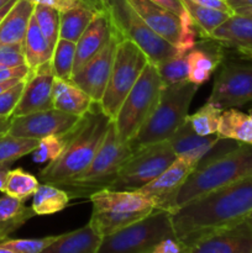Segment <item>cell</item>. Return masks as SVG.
Returning <instances> with one entry per match:
<instances>
[{"label": "cell", "mask_w": 252, "mask_h": 253, "mask_svg": "<svg viewBox=\"0 0 252 253\" xmlns=\"http://www.w3.org/2000/svg\"><path fill=\"white\" fill-rule=\"evenodd\" d=\"M35 5L29 0H17L0 24V46L22 43L26 36Z\"/></svg>", "instance_id": "d4e9b609"}, {"label": "cell", "mask_w": 252, "mask_h": 253, "mask_svg": "<svg viewBox=\"0 0 252 253\" xmlns=\"http://www.w3.org/2000/svg\"><path fill=\"white\" fill-rule=\"evenodd\" d=\"M34 16L52 48H54L59 40V22L61 12L44 5H35Z\"/></svg>", "instance_id": "d590c367"}, {"label": "cell", "mask_w": 252, "mask_h": 253, "mask_svg": "<svg viewBox=\"0 0 252 253\" xmlns=\"http://www.w3.org/2000/svg\"><path fill=\"white\" fill-rule=\"evenodd\" d=\"M10 124H11V118H0V137L6 135Z\"/></svg>", "instance_id": "c3c4849f"}, {"label": "cell", "mask_w": 252, "mask_h": 253, "mask_svg": "<svg viewBox=\"0 0 252 253\" xmlns=\"http://www.w3.org/2000/svg\"><path fill=\"white\" fill-rule=\"evenodd\" d=\"M26 78L0 94V118H11L12 116V113L19 104L22 91H24Z\"/></svg>", "instance_id": "ab89813d"}, {"label": "cell", "mask_w": 252, "mask_h": 253, "mask_svg": "<svg viewBox=\"0 0 252 253\" xmlns=\"http://www.w3.org/2000/svg\"><path fill=\"white\" fill-rule=\"evenodd\" d=\"M222 111L224 110L216 108L212 104L205 103L199 110L192 115H188V121L193 130L199 136L215 135L219 128Z\"/></svg>", "instance_id": "e575fe53"}, {"label": "cell", "mask_w": 252, "mask_h": 253, "mask_svg": "<svg viewBox=\"0 0 252 253\" xmlns=\"http://www.w3.org/2000/svg\"><path fill=\"white\" fill-rule=\"evenodd\" d=\"M226 2L234 11L240 7L252 6V0H226Z\"/></svg>", "instance_id": "7dc6e473"}, {"label": "cell", "mask_w": 252, "mask_h": 253, "mask_svg": "<svg viewBox=\"0 0 252 253\" xmlns=\"http://www.w3.org/2000/svg\"><path fill=\"white\" fill-rule=\"evenodd\" d=\"M93 99L72 81H64L54 77L52 104L53 108L63 113L83 116L93 105Z\"/></svg>", "instance_id": "7402d4cb"}, {"label": "cell", "mask_w": 252, "mask_h": 253, "mask_svg": "<svg viewBox=\"0 0 252 253\" xmlns=\"http://www.w3.org/2000/svg\"><path fill=\"white\" fill-rule=\"evenodd\" d=\"M10 166L11 165H0V193H4L5 190L7 175H9V172L11 170Z\"/></svg>", "instance_id": "bcb514c9"}, {"label": "cell", "mask_w": 252, "mask_h": 253, "mask_svg": "<svg viewBox=\"0 0 252 253\" xmlns=\"http://www.w3.org/2000/svg\"><path fill=\"white\" fill-rule=\"evenodd\" d=\"M101 240L88 222L81 229L58 235L41 253H98Z\"/></svg>", "instance_id": "603a6c76"}, {"label": "cell", "mask_w": 252, "mask_h": 253, "mask_svg": "<svg viewBox=\"0 0 252 253\" xmlns=\"http://www.w3.org/2000/svg\"><path fill=\"white\" fill-rule=\"evenodd\" d=\"M101 1H103V2H104V1H106V0H101Z\"/></svg>", "instance_id": "680465c9"}, {"label": "cell", "mask_w": 252, "mask_h": 253, "mask_svg": "<svg viewBox=\"0 0 252 253\" xmlns=\"http://www.w3.org/2000/svg\"><path fill=\"white\" fill-rule=\"evenodd\" d=\"M0 253H16V252H14L12 250L7 249V247L2 246V245L0 244Z\"/></svg>", "instance_id": "db71d44e"}, {"label": "cell", "mask_w": 252, "mask_h": 253, "mask_svg": "<svg viewBox=\"0 0 252 253\" xmlns=\"http://www.w3.org/2000/svg\"><path fill=\"white\" fill-rule=\"evenodd\" d=\"M9 1H10V0H0V9H1V7L4 6L5 4H7Z\"/></svg>", "instance_id": "11a10c76"}, {"label": "cell", "mask_w": 252, "mask_h": 253, "mask_svg": "<svg viewBox=\"0 0 252 253\" xmlns=\"http://www.w3.org/2000/svg\"><path fill=\"white\" fill-rule=\"evenodd\" d=\"M148 253H189V247L180 242L174 235L163 239L153 246Z\"/></svg>", "instance_id": "b9f144b4"}, {"label": "cell", "mask_w": 252, "mask_h": 253, "mask_svg": "<svg viewBox=\"0 0 252 253\" xmlns=\"http://www.w3.org/2000/svg\"><path fill=\"white\" fill-rule=\"evenodd\" d=\"M121 40L123 36L116 30L108 44L72 76L71 81L83 89L95 103H100L105 93L116 48Z\"/></svg>", "instance_id": "5bb4252c"}, {"label": "cell", "mask_w": 252, "mask_h": 253, "mask_svg": "<svg viewBox=\"0 0 252 253\" xmlns=\"http://www.w3.org/2000/svg\"><path fill=\"white\" fill-rule=\"evenodd\" d=\"M216 135L220 138L239 141L252 145V121L247 114L236 109H226L222 111Z\"/></svg>", "instance_id": "f1b7e54d"}, {"label": "cell", "mask_w": 252, "mask_h": 253, "mask_svg": "<svg viewBox=\"0 0 252 253\" xmlns=\"http://www.w3.org/2000/svg\"><path fill=\"white\" fill-rule=\"evenodd\" d=\"M163 86L157 67L148 62L113 120L123 142H130L147 121L157 106Z\"/></svg>", "instance_id": "52a82bcc"}, {"label": "cell", "mask_w": 252, "mask_h": 253, "mask_svg": "<svg viewBox=\"0 0 252 253\" xmlns=\"http://www.w3.org/2000/svg\"><path fill=\"white\" fill-rule=\"evenodd\" d=\"M40 182L35 175L21 168H15L9 172L4 194L25 202L29 198L34 197L39 189Z\"/></svg>", "instance_id": "836d02e7"}, {"label": "cell", "mask_w": 252, "mask_h": 253, "mask_svg": "<svg viewBox=\"0 0 252 253\" xmlns=\"http://www.w3.org/2000/svg\"><path fill=\"white\" fill-rule=\"evenodd\" d=\"M252 101V66L225 63L217 74L207 103L221 110Z\"/></svg>", "instance_id": "7c38bea8"}, {"label": "cell", "mask_w": 252, "mask_h": 253, "mask_svg": "<svg viewBox=\"0 0 252 253\" xmlns=\"http://www.w3.org/2000/svg\"><path fill=\"white\" fill-rule=\"evenodd\" d=\"M40 140L17 137L6 133L0 137V165H11L15 161L34 152Z\"/></svg>", "instance_id": "1f68e13d"}, {"label": "cell", "mask_w": 252, "mask_h": 253, "mask_svg": "<svg viewBox=\"0 0 252 253\" xmlns=\"http://www.w3.org/2000/svg\"><path fill=\"white\" fill-rule=\"evenodd\" d=\"M34 216L36 214L32 208H27L22 200L7 194L0 197V242Z\"/></svg>", "instance_id": "4316f807"}, {"label": "cell", "mask_w": 252, "mask_h": 253, "mask_svg": "<svg viewBox=\"0 0 252 253\" xmlns=\"http://www.w3.org/2000/svg\"><path fill=\"white\" fill-rule=\"evenodd\" d=\"M235 14L244 15V16L252 17V6L250 7H240V9L235 10Z\"/></svg>", "instance_id": "816d5d0a"}, {"label": "cell", "mask_w": 252, "mask_h": 253, "mask_svg": "<svg viewBox=\"0 0 252 253\" xmlns=\"http://www.w3.org/2000/svg\"><path fill=\"white\" fill-rule=\"evenodd\" d=\"M249 116H250V119H251V121H252V110H250V113H249Z\"/></svg>", "instance_id": "9f6ffc18"}, {"label": "cell", "mask_w": 252, "mask_h": 253, "mask_svg": "<svg viewBox=\"0 0 252 253\" xmlns=\"http://www.w3.org/2000/svg\"><path fill=\"white\" fill-rule=\"evenodd\" d=\"M224 44L212 39H203L187 53L189 76L188 81L202 85L210 79L224 59Z\"/></svg>", "instance_id": "ffe728a7"}, {"label": "cell", "mask_w": 252, "mask_h": 253, "mask_svg": "<svg viewBox=\"0 0 252 253\" xmlns=\"http://www.w3.org/2000/svg\"><path fill=\"white\" fill-rule=\"evenodd\" d=\"M76 42L59 39L52 53L51 64L56 78L71 81L73 76L74 58H76Z\"/></svg>", "instance_id": "d6a6232c"}, {"label": "cell", "mask_w": 252, "mask_h": 253, "mask_svg": "<svg viewBox=\"0 0 252 253\" xmlns=\"http://www.w3.org/2000/svg\"><path fill=\"white\" fill-rule=\"evenodd\" d=\"M93 210L90 226L101 237L109 236L140 220L155 210L153 203L140 192L103 189L89 197Z\"/></svg>", "instance_id": "5b68a950"}, {"label": "cell", "mask_w": 252, "mask_h": 253, "mask_svg": "<svg viewBox=\"0 0 252 253\" xmlns=\"http://www.w3.org/2000/svg\"><path fill=\"white\" fill-rule=\"evenodd\" d=\"M209 39L234 48H252V17L234 14Z\"/></svg>", "instance_id": "484cf974"}, {"label": "cell", "mask_w": 252, "mask_h": 253, "mask_svg": "<svg viewBox=\"0 0 252 253\" xmlns=\"http://www.w3.org/2000/svg\"><path fill=\"white\" fill-rule=\"evenodd\" d=\"M194 169L195 166L183 158L177 157V160L165 172L137 192L147 197L153 203L155 209L173 212L175 210L178 193Z\"/></svg>", "instance_id": "9a60e30c"}, {"label": "cell", "mask_w": 252, "mask_h": 253, "mask_svg": "<svg viewBox=\"0 0 252 253\" xmlns=\"http://www.w3.org/2000/svg\"><path fill=\"white\" fill-rule=\"evenodd\" d=\"M148 58L142 49L127 39H123L115 52L110 78L100 104L104 113L114 120L124 100L147 66Z\"/></svg>", "instance_id": "9c48e42d"}, {"label": "cell", "mask_w": 252, "mask_h": 253, "mask_svg": "<svg viewBox=\"0 0 252 253\" xmlns=\"http://www.w3.org/2000/svg\"><path fill=\"white\" fill-rule=\"evenodd\" d=\"M175 160L177 156L168 141L133 151L108 189L140 190L165 172Z\"/></svg>", "instance_id": "8fae6325"}, {"label": "cell", "mask_w": 252, "mask_h": 253, "mask_svg": "<svg viewBox=\"0 0 252 253\" xmlns=\"http://www.w3.org/2000/svg\"><path fill=\"white\" fill-rule=\"evenodd\" d=\"M219 138L216 133L209 136H199L193 130L187 118V120L173 133L168 142L177 157L183 158L197 167L198 163L216 145Z\"/></svg>", "instance_id": "44dd1931"}, {"label": "cell", "mask_w": 252, "mask_h": 253, "mask_svg": "<svg viewBox=\"0 0 252 253\" xmlns=\"http://www.w3.org/2000/svg\"><path fill=\"white\" fill-rule=\"evenodd\" d=\"M104 7L105 5L101 0H91L90 2L62 11L61 22H59V39L68 40L72 42L78 41L96 12L103 10Z\"/></svg>", "instance_id": "cb8c5ba5"}, {"label": "cell", "mask_w": 252, "mask_h": 253, "mask_svg": "<svg viewBox=\"0 0 252 253\" xmlns=\"http://www.w3.org/2000/svg\"><path fill=\"white\" fill-rule=\"evenodd\" d=\"M22 48H24L26 66L30 69H36L37 67L47 63L52 58L53 48L42 34L34 15L30 20L26 36L22 41Z\"/></svg>", "instance_id": "83f0119b"}, {"label": "cell", "mask_w": 252, "mask_h": 253, "mask_svg": "<svg viewBox=\"0 0 252 253\" xmlns=\"http://www.w3.org/2000/svg\"><path fill=\"white\" fill-rule=\"evenodd\" d=\"M72 130V128H71ZM58 136H47L40 140L39 146L32 152V158L37 163H51L62 155L69 140V132Z\"/></svg>", "instance_id": "8d00e7d4"}, {"label": "cell", "mask_w": 252, "mask_h": 253, "mask_svg": "<svg viewBox=\"0 0 252 253\" xmlns=\"http://www.w3.org/2000/svg\"><path fill=\"white\" fill-rule=\"evenodd\" d=\"M111 121L100 104L93 103L88 113L71 130L62 155L40 170L42 183L61 188L84 172L105 140Z\"/></svg>", "instance_id": "7a4b0ae2"}, {"label": "cell", "mask_w": 252, "mask_h": 253, "mask_svg": "<svg viewBox=\"0 0 252 253\" xmlns=\"http://www.w3.org/2000/svg\"><path fill=\"white\" fill-rule=\"evenodd\" d=\"M199 85L189 81L165 85L157 106L130 141L132 151L168 141L188 118V110Z\"/></svg>", "instance_id": "3957f363"}, {"label": "cell", "mask_w": 252, "mask_h": 253, "mask_svg": "<svg viewBox=\"0 0 252 253\" xmlns=\"http://www.w3.org/2000/svg\"><path fill=\"white\" fill-rule=\"evenodd\" d=\"M189 253H252V221L247 217L203 237L189 247Z\"/></svg>", "instance_id": "e0dca14e"}, {"label": "cell", "mask_w": 252, "mask_h": 253, "mask_svg": "<svg viewBox=\"0 0 252 253\" xmlns=\"http://www.w3.org/2000/svg\"><path fill=\"white\" fill-rule=\"evenodd\" d=\"M237 51H239L242 56L246 57L247 59L252 61V48H239Z\"/></svg>", "instance_id": "f5cc1de1"}, {"label": "cell", "mask_w": 252, "mask_h": 253, "mask_svg": "<svg viewBox=\"0 0 252 253\" xmlns=\"http://www.w3.org/2000/svg\"><path fill=\"white\" fill-rule=\"evenodd\" d=\"M151 1L156 2V4L160 5V6L169 10L170 12L177 15L179 19H182V17H184L185 15H187V11H185L184 6H183L180 0H151Z\"/></svg>", "instance_id": "ee69618b"}, {"label": "cell", "mask_w": 252, "mask_h": 253, "mask_svg": "<svg viewBox=\"0 0 252 253\" xmlns=\"http://www.w3.org/2000/svg\"><path fill=\"white\" fill-rule=\"evenodd\" d=\"M169 236H174L170 212L155 209L145 219L103 237L98 253H148Z\"/></svg>", "instance_id": "30bf717a"}, {"label": "cell", "mask_w": 252, "mask_h": 253, "mask_svg": "<svg viewBox=\"0 0 252 253\" xmlns=\"http://www.w3.org/2000/svg\"><path fill=\"white\" fill-rule=\"evenodd\" d=\"M184 6L185 11L192 17L193 22L197 26L198 32L202 39H209L212 32L224 24L230 16L234 14L221 11V10L211 9V7L203 6L192 0H180Z\"/></svg>", "instance_id": "f546056e"}, {"label": "cell", "mask_w": 252, "mask_h": 253, "mask_svg": "<svg viewBox=\"0 0 252 253\" xmlns=\"http://www.w3.org/2000/svg\"><path fill=\"white\" fill-rule=\"evenodd\" d=\"M0 66L2 68H15L26 66L22 43L0 46Z\"/></svg>", "instance_id": "60d3db41"}, {"label": "cell", "mask_w": 252, "mask_h": 253, "mask_svg": "<svg viewBox=\"0 0 252 253\" xmlns=\"http://www.w3.org/2000/svg\"><path fill=\"white\" fill-rule=\"evenodd\" d=\"M71 200V195L56 185L40 184L39 189L32 197V210L36 215H52L66 209Z\"/></svg>", "instance_id": "4dcf8cb0"}, {"label": "cell", "mask_w": 252, "mask_h": 253, "mask_svg": "<svg viewBox=\"0 0 252 253\" xmlns=\"http://www.w3.org/2000/svg\"><path fill=\"white\" fill-rule=\"evenodd\" d=\"M192 1L197 2V4L203 5V6L211 7V9L221 10V11L229 12V14H235L234 10L229 6L226 0H192Z\"/></svg>", "instance_id": "f6af8a7d"}, {"label": "cell", "mask_w": 252, "mask_h": 253, "mask_svg": "<svg viewBox=\"0 0 252 253\" xmlns=\"http://www.w3.org/2000/svg\"><path fill=\"white\" fill-rule=\"evenodd\" d=\"M104 4L119 34L137 44L151 63L160 66L177 54L175 47L156 34L127 0H106Z\"/></svg>", "instance_id": "ba28073f"}, {"label": "cell", "mask_w": 252, "mask_h": 253, "mask_svg": "<svg viewBox=\"0 0 252 253\" xmlns=\"http://www.w3.org/2000/svg\"><path fill=\"white\" fill-rule=\"evenodd\" d=\"M16 1H17V0H10V1L7 2V4H5L4 6H2L1 9H0V24H1L2 20L5 19V16H6V15H7V12H9L10 10H11V7L14 6L15 2H16Z\"/></svg>", "instance_id": "681fc988"}, {"label": "cell", "mask_w": 252, "mask_h": 253, "mask_svg": "<svg viewBox=\"0 0 252 253\" xmlns=\"http://www.w3.org/2000/svg\"><path fill=\"white\" fill-rule=\"evenodd\" d=\"M249 219H250V220H251V221H252V212H251V214H250V216H249Z\"/></svg>", "instance_id": "6f0895ef"}, {"label": "cell", "mask_w": 252, "mask_h": 253, "mask_svg": "<svg viewBox=\"0 0 252 253\" xmlns=\"http://www.w3.org/2000/svg\"><path fill=\"white\" fill-rule=\"evenodd\" d=\"M34 5H44V6H49L52 9L58 10L59 12L66 11V10L76 7L78 5L86 4L90 2L91 0H29Z\"/></svg>", "instance_id": "7bdbcfd3"}, {"label": "cell", "mask_w": 252, "mask_h": 253, "mask_svg": "<svg viewBox=\"0 0 252 253\" xmlns=\"http://www.w3.org/2000/svg\"><path fill=\"white\" fill-rule=\"evenodd\" d=\"M115 31L116 29L113 25L106 7L96 12L89 26L76 42L77 49L73 73L81 69L94 56H96L108 44Z\"/></svg>", "instance_id": "ac0fdd59"}, {"label": "cell", "mask_w": 252, "mask_h": 253, "mask_svg": "<svg viewBox=\"0 0 252 253\" xmlns=\"http://www.w3.org/2000/svg\"><path fill=\"white\" fill-rule=\"evenodd\" d=\"M53 82L54 73L51 61L37 67L36 69H30L22 95L11 118L29 115L53 108L52 104Z\"/></svg>", "instance_id": "2e32d148"}, {"label": "cell", "mask_w": 252, "mask_h": 253, "mask_svg": "<svg viewBox=\"0 0 252 253\" xmlns=\"http://www.w3.org/2000/svg\"><path fill=\"white\" fill-rule=\"evenodd\" d=\"M249 175H252V145L241 142L234 151L190 173L178 193L175 209Z\"/></svg>", "instance_id": "277c9868"}, {"label": "cell", "mask_w": 252, "mask_h": 253, "mask_svg": "<svg viewBox=\"0 0 252 253\" xmlns=\"http://www.w3.org/2000/svg\"><path fill=\"white\" fill-rule=\"evenodd\" d=\"M24 81V79H11V81H6V82H0V94L2 93V91L7 90L9 88H11V86H14L15 84H17L19 82Z\"/></svg>", "instance_id": "f907efd6"}, {"label": "cell", "mask_w": 252, "mask_h": 253, "mask_svg": "<svg viewBox=\"0 0 252 253\" xmlns=\"http://www.w3.org/2000/svg\"><path fill=\"white\" fill-rule=\"evenodd\" d=\"M156 67L165 85H173L188 81L189 67H188L187 54L183 56L175 54L174 57Z\"/></svg>", "instance_id": "74e56055"}, {"label": "cell", "mask_w": 252, "mask_h": 253, "mask_svg": "<svg viewBox=\"0 0 252 253\" xmlns=\"http://www.w3.org/2000/svg\"><path fill=\"white\" fill-rule=\"evenodd\" d=\"M143 21L177 49L182 35L180 19L151 0H127Z\"/></svg>", "instance_id": "d6986e66"}, {"label": "cell", "mask_w": 252, "mask_h": 253, "mask_svg": "<svg viewBox=\"0 0 252 253\" xmlns=\"http://www.w3.org/2000/svg\"><path fill=\"white\" fill-rule=\"evenodd\" d=\"M58 235L42 237V239H20V240H4L0 244L16 253H41L48 247Z\"/></svg>", "instance_id": "f35d334b"}, {"label": "cell", "mask_w": 252, "mask_h": 253, "mask_svg": "<svg viewBox=\"0 0 252 253\" xmlns=\"http://www.w3.org/2000/svg\"><path fill=\"white\" fill-rule=\"evenodd\" d=\"M82 116L71 115L52 108L24 116L11 118L7 133L17 137L41 140L47 136H58L74 127Z\"/></svg>", "instance_id": "4fadbf2b"}, {"label": "cell", "mask_w": 252, "mask_h": 253, "mask_svg": "<svg viewBox=\"0 0 252 253\" xmlns=\"http://www.w3.org/2000/svg\"><path fill=\"white\" fill-rule=\"evenodd\" d=\"M132 153L130 143L123 142L119 138L114 121H111L105 140L101 143L90 165L78 177L69 180L61 188L71 195V199L89 198L94 193L110 187L118 177L124 163Z\"/></svg>", "instance_id": "8992f818"}, {"label": "cell", "mask_w": 252, "mask_h": 253, "mask_svg": "<svg viewBox=\"0 0 252 253\" xmlns=\"http://www.w3.org/2000/svg\"><path fill=\"white\" fill-rule=\"evenodd\" d=\"M252 212V175L202 195L170 212L175 237L190 247L203 237L244 221Z\"/></svg>", "instance_id": "6da1fadb"}]
</instances>
